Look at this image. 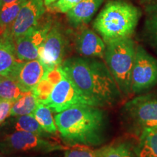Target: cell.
I'll list each match as a JSON object with an SVG mask.
<instances>
[{
	"instance_id": "cell-25",
	"label": "cell",
	"mask_w": 157,
	"mask_h": 157,
	"mask_svg": "<svg viewBox=\"0 0 157 157\" xmlns=\"http://www.w3.org/2000/svg\"><path fill=\"white\" fill-rule=\"evenodd\" d=\"M64 157H96V154L90 146H74L66 150Z\"/></svg>"
},
{
	"instance_id": "cell-8",
	"label": "cell",
	"mask_w": 157,
	"mask_h": 157,
	"mask_svg": "<svg viewBox=\"0 0 157 157\" xmlns=\"http://www.w3.org/2000/svg\"><path fill=\"white\" fill-rule=\"evenodd\" d=\"M44 104L57 113L78 104L90 105L67 75L55 86L50 97Z\"/></svg>"
},
{
	"instance_id": "cell-6",
	"label": "cell",
	"mask_w": 157,
	"mask_h": 157,
	"mask_svg": "<svg viewBox=\"0 0 157 157\" xmlns=\"http://www.w3.org/2000/svg\"><path fill=\"white\" fill-rule=\"evenodd\" d=\"M123 114L138 135L143 129L157 127V95L136 96L124 104Z\"/></svg>"
},
{
	"instance_id": "cell-20",
	"label": "cell",
	"mask_w": 157,
	"mask_h": 157,
	"mask_svg": "<svg viewBox=\"0 0 157 157\" xmlns=\"http://www.w3.org/2000/svg\"><path fill=\"white\" fill-rule=\"evenodd\" d=\"M38 103V100L33 91L25 93L22 97L13 103L10 111V117L32 114Z\"/></svg>"
},
{
	"instance_id": "cell-32",
	"label": "cell",
	"mask_w": 157,
	"mask_h": 157,
	"mask_svg": "<svg viewBox=\"0 0 157 157\" xmlns=\"http://www.w3.org/2000/svg\"><path fill=\"white\" fill-rule=\"evenodd\" d=\"M2 7V0H0V9H1Z\"/></svg>"
},
{
	"instance_id": "cell-29",
	"label": "cell",
	"mask_w": 157,
	"mask_h": 157,
	"mask_svg": "<svg viewBox=\"0 0 157 157\" xmlns=\"http://www.w3.org/2000/svg\"><path fill=\"white\" fill-rule=\"evenodd\" d=\"M15 1H16V0H2V6L7 5V4H10V3H12Z\"/></svg>"
},
{
	"instance_id": "cell-2",
	"label": "cell",
	"mask_w": 157,
	"mask_h": 157,
	"mask_svg": "<svg viewBox=\"0 0 157 157\" xmlns=\"http://www.w3.org/2000/svg\"><path fill=\"white\" fill-rule=\"evenodd\" d=\"M54 118L66 146L91 147L103 143L106 118L102 108L78 104L58 113Z\"/></svg>"
},
{
	"instance_id": "cell-19",
	"label": "cell",
	"mask_w": 157,
	"mask_h": 157,
	"mask_svg": "<svg viewBox=\"0 0 157 157\" xmlns=\"http://www.w3.org/2000/svg\"><path fill=\"white\" fill-rule=\"evenodd\" d=\"M25 2L26 0H16L2 6L0 9V34L10 28Z\"/></svg>"
},
{
	"instance_id": "cell-23",
	"label": "cell",
	"mask_w": 157,
	"mask_h": 157,
	"mask_svg": "<svg viewBox=\"0 0 157 157\" xmlns=\"http://www.w3.org/2000/svg\"><path fill=\"white\" fill-rule=\"evenodd\" d=\"M145 31L149 42L157 50V0L149 6L145 23Z\"/></svg>"
},
{
	"instance_id": "cell-34",
	"label": "cell",
	"mask_w": 157,
	"mask_h": 157,
	"mask_svg": "<svg viewBox=\"0 0 157 157\" xmlns=\"http://www.w3.org/2000/svg\"><path fill=\"white\" fill-rule=\"evenodd\" d=\"M2 101V100L1 98H0V103H1V101Z\"/></svg>"
},
{
	"instance_id": "cell-22",
	"label": "cell",
	"mask_w": 157,
	"mask_h": 157,
	"mask_svg": "<svg viewBox=\"0 0 157 157\" xmlns=\"http://www.w3.org/2000/svg\"><path fill=\"white\" fill-rule=\"evenodd\" d=\"M24 93L15 78L10 76H3L0 81V98L2 101L15 103Z\"/></svg>"
},
{
	"instance_id": "cell-14",
	"label": "cell",
	"mask_w": 157,
	"mask_h": 157,
	"mask_svg": "<svg viewBox=\"0 0 157 157\" xmlns=\"http://www.w3.org/2000/svg\"><path fill=\"white\" fill-rule=\"evenodd\" d=\"M19 62L14 40L8 31H5L0 34V76H11Z\"/></svg>"
},
{
	"instance_id": "cell-10",
	"label": "cell",
	"mask_w": 157,
	"mask_h": 157,
	"mask_svg": "<svg viewBox=\"0 0 157 157\" xmlns=\"http://www.w3.org/2000/svg\"><path fill=\"white\" fill-rule=\"evenodd\" d=\"M44 0H26L8 30L13 40L26 34L39 24V20L45 12Z\"/></svg>"
},
{
	"instance_id": "cell-13",
	"label": "cell",
	"mask_w": 157,
	"mask_h": 157,
	"mask_svg": "<svg viewBox=\"0 0 157 157\" xmlns=\"http://www.w3.org/2000/svg\"><path fill=\"white\" fill-rule=\"evenodd\" d=\"M76 49L78 53L86 58H103L106 44L93 31L85 29L76 36Z\"/></svg>"
},
{
	"instance_id": "cell-16",
	"label": "cell",
	"mask_w": 157,
	"mask_h": 157,
	"mask_svg": "<svg viewBox=\"0 0 157 157\" xmlns=\"http://www.w3.org/2000/svg\"><path fill=\"white\" fill-rule=\"evenodd\" d=\"M5 126L13 132H28L34 133L40 136L50 138L49 133L46 132L39 124L33 114L10 117L5 123Z\"/></svg>"
},
{
	"instance_id": "cell-33",
	"label": "cell",
	"mask_w": 157,
	"mask_h": 157,
	"mask_svg": "<svg viewBox=\"0 0 157 157\" xmlns=\"http://www.w3.org/2000/svg\"><path fill=\"white\" fill-rule=\"evenodd\" d=\"M2 77H3V76H0V81H1V79H2Z\"/></svg>"
},
{
	"instance_id": "cell-9",
	"label": "cell",
	"mask_w": 157,
	"mask_h": 157,
	"mask_svg": "<svg viewBox=\"0 0 157 157\" xmlns=\"http://www.w3.org/2000/svg\"><path fill=\"white\" fill-rule=\"evenodd\" d=\"M51 29V23L37 25L26 34L15 39V47L17 58L20 61L39 59V50L44 42Z\"/></svg>"
},
{
	"instance_id": "cell-17",
	"label": "cell",
	"mask_w": 157,
	"mask_h": 157,
	"mask_svg": "<svg viewBox=\"0 0 157 157\" xmlns=\"http://www.w3.org/2000/svg\"><path fill=\"white\" fill-rule=\"evenodd\" d=\"M134 147L137 157H157V127L143 129Z\"/></svg>"
},
{
	"instance_id": "cell-26",
	"label": "cell",
	"mask_w": 157,
	"mask_h": 157,
	"mask_svg": "<svg viewBox=\"0 0 157 157\" xmlns=\"http://www.w3.org/2000/svg\"><path fill=\"white\" fill-rule=\"evenodd\" d=\"M82 0H58L49 6V8L61 13H67L71 9L77 5Z\"/></svg>"
},
{
	"instance_id": "cell-24",
	"label": "cell",
	"mask_w": 157,
	"mask_h": 157,
	"mask_svg": "<svg viewBox=\"0 0 157 157\" xmlns=\"http://www.w3.org/2000/svg\"><path fill=\"white\" fill-rule=\"evenodd\" d=\"M55 85L44 76L32 90L39 102L44 103L48 99L54 89Z\"/></svg>"
},
{
	"instance_id": "cell-12",
	"label": "cell",
	"mask_w": 157,
	"mask_h": 157,
	"mask_svg": "<svg viewBox=\"0 0 157 157\" xmlns=\"http://www.w3.org/2000/svg\"><path fill=\"white\" fill-rule=\"evenodd\" d=\"M47 71L39 60L20 61L10 77L16 80L24 93L32 91Z\"/></svg>"
},
{
	"instance_id": "cell-15",
	"label": "cell",
	"mask_w": 157,
	"mask_h": 157,
	"mask_svg": "<svg viewBox=\"0 0 157 157\" xmlns=\"http://www.w3.org/2000/svg\"><path fill=\"white\" fill-rule=\"evenodd\" d=\"M103 2V0H82L67 13L68 21L73 26L87 23Z\"/></svg>"
},
{
	"instance_id": "cell-27",
	"label": "cell",
	"mask_w": 157,
	"mask_h": 157,
	"mask_svg": "<svg viewBox=\"0 0 157 157\" xmlns=\"http://www.w3.org/2000/svg\"><path fill=\"white\" fill-rule=\"evenodd\" d=\"M66 76V73L63 69L61 66H57L52 69L48 70L45 72L44 76L46 77L49 81L52 82L55 86L60 82Z\"/></svg>"
},
{
	"instance_id": "cell-31",
	"label": "cell",
	"mask_w": 157,
	"mask_h": 157,
	"mask_svg": "<svg viewBox=\"0 0 157 157\" xmlns=\"http://www.w3.org/2000/svg\"><path fill=\"white\" fill-rule=\"evenodd\" d=\"M0 157H5V156H4V154H1V153H0Z\"/></svg>"
},
{
	"instance_id": "cell-30",
	"label": "cell",
	"mask_w": 157,
	"mask_h": 157,
	"mask_svg": "<svg viewBox=\"0 0 157 157\" xmlns=\"http://www.w3.org/2000/svg\"><path fill=\"white\" fill-rule=\"evenodd\" d=\"M56 1V0H44V5L45 6H47V7H49L51 4L54 3Z\"/></svg>"
},
{
	"instance_id": "cell-7",
	"label": "cell",
	"mask_w": 157,
	"mask_h": 157,
	"mask_svg": "<svg viewBox=\"0 0 157 157\" xmlns=\"http://www.w3.org/2000/svg\"><path fill=\"white\" fill-rule=\"evenodd\" d=\"M156 84L157 60L137 45L132 73V93H142Z\"/></svg>"
},
{
	"instance_id": "cell-1",
	"label": "cell",
	"mask_w": 157,
	"mask_h": 157,
	"mask_svg": "<svg viewBox=\"0 0 157 157\" xmlns=\"http://www.w3.org/2000/svg\"><path fill=\"white\" fill-rule=\"evenodd\" d=\"M61 66L90 105L112 107L124 97L107 65L102 61L73 57L65 60Z\"/></svg>"
},
{
	"instance_id": "cell-3",
	"label": "cell",
	"mask_w": 157,
	"mask_h": 157,
	"mask_svg": "<svg viewBox=\"0 0 157 157\" xmlns=\"http://www.w3.org/2000/svg\"><path fill=\"white\" fill-rule=\"evenodd\" d=\"M140 13L137 7L121 1L108 2L98 14L93 27L105 43L133 34Z\"/></svg>"
},
{
	"instance_id": "cell-28",
	"label": "cell",
	"mask_w": 157,
	"mask_h": 157,
	"mask_svg": "<svg viewBox=\"0 0 157 157\" xmlns=\"http://www.w3.org/2000/svg\"><path fill=\"white\" fill-rule=\"evenodd\" d=\"M13 102L2 101L0 103V126L7 120V118L10 117V111Z\"/></svg>"
},
{
	"instance_id": "cell-11",
	"label": "cell",
	"mask_w": 157,
	"mask_h": 157,
	"mask_svg": "<svg viewBox=\"0 0 157 157\" xmlns=\"http://www.w3.org/2000/svg\"><path fill=\"white\" fill-rule=\"evenodd\" d=\"M66 50V39L56 25L50 29L39 50V60L47 71L61 66Z\"/></svg>"
},
{
	"instance_id": "cell-18",
	"label": "cell",
	"mask_w": 157,
	"mask_h": 157,
	"mask_svg": "<svg viewBox=\"0 0 157 157\" xmlns=\"http://www.w3.org/2000/svg\"><path fill=\"white\" fill-rule=\"evenodd\" d=\"M96 157H137L134 147L124 142L113 143L95 150Z\"/></svg>"
},
{
	"instance_id": "cell-21",
	"label": "cell",
	"mask_w": 157,
	"mask_h": 157,
	"mask_svg": "<svg viewBox=\"0 0 157 157\" xmlns=\"http://www.w3.org/2000/svg\"><path fill=\"white\" fill-rule=\"evenodd\" d=\"M32 114L45 132L49 134H56L58 132V127L52 116V111L48 105L39 102Z\"/></svg>"
},
{
	"instance_id": "cell-4",
	"label": "cell",
	"mask_w": 157,
	"mask_h": 157,
	"mask_svg": "<svg viewBox=\"0 0 157 157\" xmlns=\"http://www.w3.org/2000/svg\"><path fill=\"white\" fill-rule=\"evenodd\" d=\"M106 44L105 63L125 98L132 95V73L136 46L131 39L124 38L111 41Z\"/></svg>"
},
{
	"instance_id": "cell-5",
	"label": "cell",
	"mask_w": 157,
	"mask_h": 157,
	"mask_svg": "<svg viewBox=\"0 0 157 157\" xmlns=\"http://www.w3.org/2000/svg\"><path fill=\"white\" fill-rule=\"evenodd\" d=\"M69 148L48 137L28 132H13L0 138V153L4 155L19 153L48 154L66 151Z\"/></svg>"
}]
</instances>
